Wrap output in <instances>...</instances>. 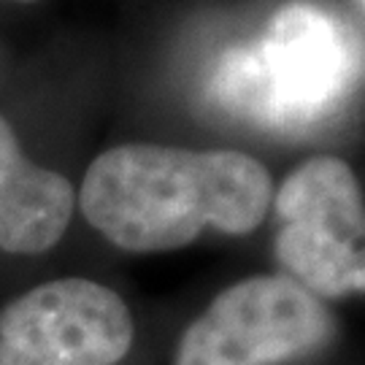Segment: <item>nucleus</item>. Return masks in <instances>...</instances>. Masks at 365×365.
I'll list each match as a JSON object with an SVG mask.
<instances>
[{
    "label": "nucleus",
    "mask_w": 365,
    "mask_h": 365,
    "mask_svg": "<svg viewBox=\"0 0 365 365\" xmlns=\"http://www.w3.org/2000/svg\"><path fill=\"white\" fill-rule=\"evenodd\" d=\"M271 197V173L244 152L122 144L92 160L78 206L114 247L170 252L192 244L206 227L252 233Z\"/></svg>",
    "instance_id": "1"
},
{
    "label": "nucleus",
    "mask_w": 365,
    "mask_h": 365,
    "mask_svg": "<svg viewBox=\"0 0 365 365\" xmlns=\"http://www.w3.org/2000/svg\"><path fill=\"white\" fill-rule=\"evenodd\" d=\"M365 78V46L333 11L292 0L260 38L220 57L209 81L225 114L276 133L327 119Z\"/></svg>",
    "instance_id": "2"
},
{
    "label": "nucleus",
    "mask_w": 365,
    "mask_h": 365,
    "mask_svg": "<svg viewBox=\"0 0 365 365\" xmlns=\"http://www.w3.org/2000/svg\"><path fill=\"white\" fill-rule=\"evenodd\" d=\"M276 257L314 298L365 292V203L354 170L312 157L276 192Z\"/></svg>",
    "instance_id": "3"
},
{
    "label": "nucleus",
    "mask_w": 365,
    "mask_h": 365,
    "mask_svg": "<svg viewBox=\"0 0 365 365\" xmlns=\"http://www.w3.org/2000/svg\"><path fill=\"white\" fill-rule=\"evenodd\" d=\"M330 336L333 317L309 289L289 276H249L190 322L173 365H282Z\"/></svg>",
    "instance_id": "4"
},
{
    "label": "nucleus",
    "mask_w": 365,
    "mask_h": 365,
    "mask_svg": "<svg viewBox=\"0 0 365 365\" xmlns=\"http://www.w3.org/2000/svg\"><path fill=\"white\" fill-rule=\"evenodd\" d=\"M133 336L130 309L114 289L66 276L0 312V365H117Z\"/></svg>",
    "instance_id": "5"
},
{
    "label": "nucleus",
    "mask_w": 365,
    "mask_h": 365,
    "mask_svg": "<svg viewBox=\"0 0 365 365\" xmlns=\"http://www.w3.org/2000/svg\"><path fill=\"white\" fill-rule=\"evenodd\" d=\"M73 206L71 182L33 163L0 117V249L11 255L52 249L66 235Z\"/></svg>",
    "instance_id": "6"
},
{
    "label": "nucleus",
    "mask_w": 365,
    "mask_h": 365,
    "mask_svg": "<svg viewBox=\"0 0 365 365\" xmlns=\"http://www.w3.org/2000/svg\"><path fill=\"white\" fill-rule=\"evenodd\" d=\"M16 3H36V0H16Z\"/></svg>",
    "instance_id": "7"
},
{
    "label": "nucleus",
    "mask_w": 365,
    "mask_h": 365,
    "mask_svg": "<svg viewBox=\"0 0 365 365\" xmlns=\"http://www.w3.org/2000/svg\"><path fill=\"white\" fill-rule=\"evenodd\" d=\"M357 3H360V6H363V9H365V0H357Z\"/></svg>",
    "instance_id": "8"
}]
</instances>
